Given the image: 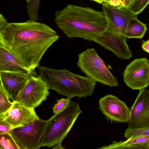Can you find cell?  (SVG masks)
Listing matches in <instances>:
<instances>
[{
	"instance_id": "cell-8",
	"label": "cell",
	"mask_w": 149,
	"mask_h": 149,
	"mask_svg": "<svg viewBox=\"0 0 149 149\" xmlns=\"http://www.w3.org/2000/svg\"><path fill=\"white\" fill-rule=\"evenodd\" d=\"M123 81L133 90L139 91L149 86V60L146 58L131 61L123 72Z\"/></svg>"
},
{
	"instance_id": "cell-24",
	"label": "cell",
	"mask_w": 149,
	"mask_h": 149,
	"mask_svg": "<svg viewBox=\"0 0 149 149\" xmlns=\"http://www.w3.org/2000/svg\"><path fill=\"white\" fill-rule=\"evenodd\" d=\"M6 18L1 13L0 14V32L2 31L8 24Z\"/></svg>"
},
{
	"instance_id": "cell-9",
	"label": "cell",
	"mask_w": 149,
	"mask_h": 149,
	"mask_svg": "<svg viewBox=\"0 0 149 149\" xmlns=\"http://www.w3.org/2000/svg\"><path fill=\"white\" fill-rule=\"evenodd\" d=\"M127 38L115 32L107 26L105 30L97 36L93 41L109 50L119 58L130 59L132 53L126 43Z\"/></svg>"
},
{
	"instance_id": "cell-15",
	"label": "cell",
	"mask_w": 149,
	"mask_h": 149,
	"mask_svg": "<svg viewBox=\"0 0 149 149\" xmlns=\"http://www.w3.org/2000/svg\"><path fill=\"white\" fill-rule=\"evenodd\" d=\"M0 72L29 74V71L12 52L0 44Z\"/></svg>"
},
{
	"instance_id": "cell-28",
	"label": "cell",
	"mask_w": 149,
	"mask_h": 149,
	"mask_svg": "<svg viewBox=\"0 0 149 149\" xmlns=\"http://www.w3.org/2000/svg\"><path fill=\"white\" fill-rule=\"evenodd\" d=\"M95 1L99 3L102 4L104 3H105L106 0H91Z\"/></svg>"
},
{
	"instance_id": "cell-23",
	"label": "cell",
	"mask_w": 149,
	"mask_h": 149,
	"mask_svg": "<svg viewBox=\"0 0 149 149\" xmlns=\"http://www.w3.org/2000/svg\"><path fill=\"white\" fill-rule=\"evenodd\" d=\"M12 129L10 125L7 122L0 120V134L10 133Z\"/></svg>"
},
{
	"instance_id": "cell-19",
	"label": "cell",
	"mask_w": 149,
	"mask_h": 149,
	"mask_svg": "<svg viewBox=\"0 0 149 149\" xmlns=\"http://www.w3.org/2000/svg\"><path fill=\"white\" fill-rule=\"evenodd\" d=\"M8 95L0 86V115L6 113L12 106L14 102H10Z\"/></svg>"
},
{
	"instance_id": "cell-18",
	"label": "cell",
	"mask_w": 149,
	"mask_h": 149,
	"mask_svg": "<svg viewBox=\"0 0 149 149\" xmlns=\"http://www.w3.org/2000/svg\"><path fill=\"white\" fill-rule=\"evenodd\" d=\"M0 149H19L10 133L0 134Z\"/></svg>"
},
{
	"instance_id": "cell-4",
	"label": "cell",
	"mask_w": 149,
	"mask_h": 149,
	"mask_svg": "<svg viewBox=\"0 0 149 149\" xmlns=\"http://www.w3.org/2000/svg\"><path fill=\"white\" fill-rule=\"evenodd\" d=\"M82 112L79 104L71 101L63 110L47 120L40 141V147L64 149L62 142Z\"/></svg>"
},
{
	"instance_id": "cell-14",
	"label": "cell",
	"mask_w": 149,
	"mask_h": 149,
	"mask_svg": "<svg viewBox=\"0 0 149 149\" xmlns=\"http://www.w3.org/2000/svg\"><path fill=\"white\" fill-rule=\"evenodd\" d=\"M33 73L24 74L10 72H0V86L13 102L16 101Z\"/></svg>"
},
{
	"instance_id": "cell-29",
	"label": "cell",
	"mask_w": 149,
	"mask_h": 149,
	"mask_svg": "<svg viewBox=\"0 0 149 149\" xmlns=\"http://www.w3.org/2000/svg\"><path fill=\"white\" fill-rule=\"evenodd\" d=\"M27 2H29L30 0H25Z\"/></svg>"
},
{
	"instance_id": "cell-2",
	"label": "cell",
	"mask_w": 149,
	"mask_h": 149,
	"mask_svg": "<svg viewBox=\"0 0 149 149\" xmlns=\"http://www.w3.org/2000/svg\"><path fill=\"white\" fill-rule=\"evenodd\" d=\"M54 21L68 38H80L88 41H93L107 27L102 11L72 4L56 11Z\"/></svg>"
},
{
	"instance_id": "cell-7",
	"label": "cell",
	"mask_w": 149,
	"mask_h": 149,
	"mask_svg": "<svg viewBox=\"0 0 149 149\" xmlns=\"http://www.w3.org/2000/svg\"><path fill=\"white\" fill-rule=\"evenodd\" d=\"M33 73L16 101L27 107L35 108L47 99L49 92L46 82L40 75L37 76Z\"/></svg>"
},
{
	"instance_id": "cell-22",
	"label": "cell",
	"mask_w": 149,
	"mask_h": 149,
	"mask_svg": "<svg viewBox=\"0 0 149 149\" xmlns=\"http://www.w3.org/2000/svg\"><path fill=\"white\" fill-rule=\"evenodd\" d=\"M71 99L67 97L58 100L56 103L55 104L53 107L54 113H57L65 109L69 104L71 101Z\"/></svg>"
},
{
	"instance_id": "cell-16",
	"label": "cell",
	"mask_w": 149,
	"mask_h": 149,
	"mask_svg": "<svg viewBox=\"0 0 149 149\" xmlns=\"http://www.w3.org/2000/svg\"><path fill=\"white\" fill-rule=\"evenodd\" d=\"M98 149H149V136L132 137L125 141H115Z\"/></svg>"
},
{
	"instance_id": "cell-26",
	"label": "cell",
	"mask_w": 149,
	"mask_h": 149,
	"mask_svg": "<svg viewBox=\"0 0 149 149\" xmlns=\"http://www.w3.org/2000/svg\"><path fill=\"white\" fill-rule=\"evenodd\" d=\"M141 47L143 50L149 54V39L143 41Z\"/></svg>"
},
{
	"instance_id": "cell-5",
	"label": "cell",
	"mask_w": 149,
	"mask_h": 149,
	"mask_svg": "<svg viewBox=\"0 0 149 149\" xmlns=\"http://www.w3.org/2000/svg\"><path fill=\"white\" fill-rule=\"evenodd\" d=\"M76 64L81 72L95 81L110 87L118 86L116 78L94 48L87 49L80 53Z\"/></svg>"
},
{
	"instance_id": "cell-6",
	"label": "cell",
	"mask_w": 149,
	"mask_h": 149,
	"mask_svg": "<svg viewBox=\"0 0 149 149\" xmlns=\"http://www.w3.org/2000/svg\"><path fill=\"white\" fill-rule=\"evenodd\" d=\"M47 120L40 118L13 129L10 134L19 149H38Z\"/></svg>"
},
{
	"instance_id": "cell-1",
	"label": "cell",
	"mask_w": 149,
	"mask_h": 149,
	"mask_svg": "<svg viewBox=\"0 0 149 149\" xmlns=\"http://www.w3.org/2000/svg\"><path fill=\"white\" fill-rule=\"evenodd\" d=\"M59 38L48 26L31 19L8 23L0 32V44L12 52L32 72L45 53Z\"/></svg>"
},
{
	"instance_id": "cell-20",
	"label": "cell",
	"mask_w": 149,
	"mask_h": 149,
	"mask_svg": "<svg viewBox=\"0 0 149 149\" xmlns=\"http://www.w3.org/2000/svg\"><path fill=\"white\" fill-rule=\"evenodd\" d=\"M124 136L126 139L138 136H149V127L139 128H127L125 130Z\"/></svg>"
},
{
	"instance_id": "cell-12",
	"label": "cell",
	"mask_w": 149,
	"mask_h": 149,
	"mask_svg": "<svg viewBox=\"0 0 149 149\" xmlns=\"http://www.w3.org/2000/svg\"><path fill=\"white\" fill-rule=\"evenodd\" d=\"M102 8L107 26L115 32L124 36L129 21L136 15L127 8H118L106 3L102 4Z\"/></svg>"
},
{
	"instance_id": "cell-10",
	"label": "cell",
	"mask_w": 149,
	"mask_h": 149,
	"mask_svg": "<svg viewBox=\"0 0 149 149\" xmlns=\"http://www.w3.org/2000/svg\"><path fill=\"white\" fill-rule=\"evenodd\" d=\"M99 109L109 121L127 123L128 122L130 110L123 101L117 97L108 94L100 98Z\"/></svg>"
},
{
	"instance_id": "cell-21",
	"label": "cell",
	"mask_w": 149,
	"mask_h": 149,
	"mask_svg": "<svg viewBox=\"0 0 149 149\" xmlns=\"http://www.w3.org/2000/svg\"><path fill=\"white\" fill-rule=\"evenodd\" d=\"M149 4V0H133L128 8L135 15L140 13Z\"/></svg>"
},
{
	"instance_id": "cell-3",
	"label": "cell",
	"mask_w": 149,
	"mask_h": 149,
	"mask_svg": "<svg viewBox=\"0 0 149 149\" xmlns=\"http://www.w3.org/2000/svg\"><path fill=\"white\" fill-rule=\"evenodd\" d=\"M39 75L47 83L49 89L71 99H79L93 95L96 82L87 76L72 72L67 69H56L39 66Z\"/></svg>"
},
{
	"instance_id": "cell-17",
	"label": "cell",
	"mask_w": 149,
	"mask_h": 149,
	"mask_svg": "<svg viewBox=\"0 0 149 149\" xmlns=\"http://www.w3.org/2000/svg\"><path fill=\"white\" fill-rule=\"evenodd\" d=\"M147 30L146 25L135 16L129 21L124 36L127 38L141 39Z\"/></svg>"
},
{
	"instance_id": "cell-25",
	"label": "cell",
	"mask_w": 149,
	"mask_h": 149,
	"mask_svg": "<svg viewBox=\"0 0 149 149\" xmlns=\"http://www.w3.org/2000/svg\"><path fill=\"white\" fill-rule=\"evenodd\" d=\"M121 0H106L105 3L112 6L120 7Z\"/></svg>"
},
{
	"instance_id": "cell-13",
	"label": "cell",
	"mask_w": 149,
	"mask_h": 149,
	"mask_svg": "<svg viewBox=\"0 0 149 149\" xmlns=\"http://www.w3.org/2000/svg\"><path fill=\"white\" fill-rule=\"evenodd\" d=\"M5 113L0 115V120L9 124L12 129L24 126L40 119L34 108H30L16 101Z\"/></svg>"
},
{
	"instance_id": "cell-27",
	"label": "cell",
	"mask_w": 149,
	"mask_h": 149,
	"mask_svg": "<svg viewBox=\"0 0 149 149\" xmlns=\"http://www.w3.org/2000/svg\"><path fill=\"white\" fill-rule=\"evenodd\" d=\"M133 0H121L120 7H128ZM119 8V7H118Z\"/></svg>"
},
{
	"instance_id": "cell-11",
	"label": "cell",
	"mask_w": 149,
	"mask_h": 149,
	"mask_svg": "<svg viewBox=\"0 0 149 149\" xmlns=\"http://www.w3.org/2000/svg\"><path fill=\"white\" fill-rule=\"evenodd\" d=\"M128 128H139L149 127V90L139 92L130 110Z\"/></svg>"
}]
</instances>
